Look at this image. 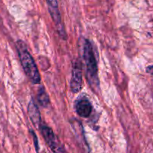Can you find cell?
<instances>
[{"label":"cell","instance_id":"1","mask_svg":"<svg viewBox=\"0 0 153 153\" xmlns=\"http://www.w3.org/2000/svg\"><path fill=\"white\" fill-rule=\"evenodd\" d=\"M83 57L86 68V78L93 89L99 88L98 64L94 53L93 46L89 40H84L83 44Z\"/></svg>","mask_w":153,"mask_h":153},{"label":"cell","instance_id":"2","mask_svg":"<svg viewBox=\"0 0 153 153\" xmlns=\"http://www.w3.org/2000/svg\"><path fill=\"white\" fill-rule=\"evenodd\" d=\"M16 48L26 76L32 83L38 84L41 81L40 74L33 58L26 48V44L23 41L19 40L16 43Z\"/></svg>","mask_w":153,"mask_h":153},{"label":"cell","instance_id":"3","mask_svg":"<svg viewBox=\"0 0 153 153\" xmlns=\"http://www.w3.org/2000/svg\"><path fill=\"white\" fill-rule=\"evenodd\" d=\"M39 128H40L44 139L45 140L48 146L51 149L53 153H64V149L60 145L59 142L56 137V135L54 134L53 131L51 128L42 125Z\"/></svg>","mask_w":153,"mask_h":153},{"label":"cell","instance_id":"4","mask_svg":"<svg viewBox=\"0 0 153 153\" xmlns=\"http://www.w3.org/2000/svg\"><path fill=\"white\" fill-rule=\"evenodd\" d=\"M83 83V72L81 62L76 60L72 69L71 78L70 81L71 90L73 93H77L80 91Z\"/></svg>","mask_w":153,"mask_h":153},{"label":"cell","instance_id":"5","mask_svg":"<svg viewBox=\"0 0 153 153\" xmlns=\"http://www.w3.org/2000/svg\"><path fill=\"white\" fill-rule=\"evenodd\" d=\"M74 107L76 113L83 118H88L92 111V104L86 98L77 100L75 103Z\"/></svg>","mask_w":153,"mask_h":153},{"label":"cell","instance_id":"6","mask_svg":"<svg viewBox=\"0 0 153 153\" xmlns=\"http://www.w3.org/2000/svg\"><path fill=\"white\" fill-rule=\"evenodd\" d=\"M28 113H29V118L34 126H36L37 128H40V126H42L40 112H39L36 104L32 99H31L29 103V105H28Z\"/></svg>","mask_w":153,"mask_h":153},{"label":"cell","instance_id":"7","mask_svg":"<svg viewBox=\"0 0 153 153\" xmlns=\"http://www.w3.org/2000/svg\"><path fill=\"white\" fill-rule=\"evenodd\" d=\"M37 99H38V101L40 104V105H42L43 107H46L49 104V96L43 87L40 88L38 90Z\"/></svg>","mask_w":153,"mask_h":153},{"label":"cell","instance_id":"8","mask_svg":"<svg viewBox=\"0 0 153 153\" xmlns=\"http://www.w3.org/2000/svg\"><path fill=\"white\" fill-rule=\"evenodd\" d=\"M146 70L147 73L153 76V65H149L148 67H146Z\"/></svg>","mask_w":153,"mask_h":153}]
</instances>
